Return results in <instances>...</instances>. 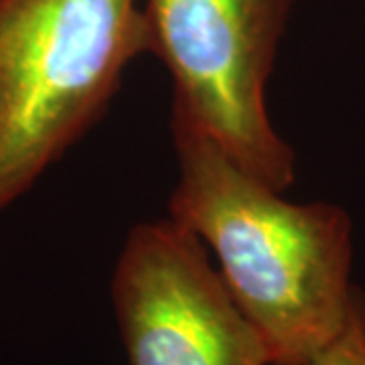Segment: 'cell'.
Here are the masks:
<instances>
[{"instance_id":"277c9868","label":"cell","mask_w":365,"mask_h":365,"mask_svg":"<svg viewBox=\"0 0 365 365\" xmlns=\"http://www.w3.org/2000/svg\"><path fill=\"white\" fill-rule=\"evenodd\" d=\"M110 290L132 365H270L207 246L170 217L132 227Z\"/></svg>"},{"instance_id":"6da1fadb","label":"cell","mask_w":365,"mask_h":365,"mask_svg":"<svg viewBox=\"0 0 365 365\" xmlns=\"http://www.w3.org/2000/svg\"><path fill=\"white\" fill-rule=\"evenodd\" d=\"M177 185L169 217L213 252L270 365H311L347 325L353 225L329 201L292 203L195 126L170 118Z\"/></svg>"},{"instance_id":"3957f363","label":"cell","mask_w":365,"mask_h":365,"mask_svg":"<svg viewBox=\"0 0 365 365\" xmlns=\"http://www.w3.org/2000/svg\"><path fill=\"white\" fill-rule=\"evenodd\" d=\"M294 0H144L150 55L173 81V118L209 136L278 191L297 179L292 146L266 108Z\"/></svg>"},{"instance_id":"7a4b0ae2","label":"cell","mask_w":365,"mask_h":365,"mask_svg":"<svg viewBox=\"0 0 365 365\" xmlns=\"http://www.w3.org/2000/svg\"><path fill=\"white\" fill-rule=\"evenodd\" d=\"M146 53L138 0H0V209L96 126Z\"/></svg>"},{"instance_id":"5b68a950","label":"cell","mask_w":365,"mask_h":365,"mask_svg":"<svg viewBox=\"0 0 365 365\" xmlns=\"http://www.w3.org/2000/svg\"><path fill=\"white\" fill-rule=\"evenodd\" d=\"M311 365H365V290H357L347 325Z\"/></svg>"}]
</instances>
